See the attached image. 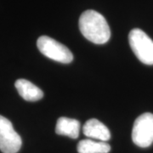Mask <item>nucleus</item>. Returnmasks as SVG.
Returning a JSON list of instances; mask_svg holds the SVG:
<instances>
[{
	"label": "nucleus",
	"mask_w": 153,
	"mask_h": 153,
	"mask_svg": "<svg viewBox=\"0 0 153 153\" xmlns=\"http://www.w3.org/2000/svg\"><path fill=\"white\" fill-rule=\"evenodd\" d=\"M128 42L134 54L142 63L153 65V41L145 32L134 28L128 34Z\"/></svg>",
	"instance_id": "f03ea898"
},
{
	"label": "nucleus",
	"mask_w": 153,
	"mask_h": 153,
	"mask_svg": "<svg viewBox=\"0 0 153 153\" xmlns=\"http://www.w3.org/2000/svg\"><path fill=\"white\" fill-rule=\"evenodd\" d=\"M79 29L82 35L94 44H104L111 38V30L105 18L92 10L84 11L81 15Z\"/></svg>",
	"instance_id": "f257e3e1"
},
{
	"label": "nucleus",
	"mask_w": 153,
	"mask_h": 153,
	"mask_svg": "<svg viewBox=\"0 0 153 153\" xmlns=\"http://www.w3.org/2000/svg\"><path fill=\"white\" fill-rule=\"evenodd\" d=\"M111 146L107 142L83 140L77 144L78 153H108Z\"/></svg>",
	"instance_id": "1a4fd4ad"
},
{
	"label": "nucleus",
	"mask_w": 153,
	"mask_h": 153,
	"mask_svg": "<svg viewBox=\"0 0 153 153\" xmlns=\"http://www.w3.org/2000/svg\"><path fill=\"white\" fill-rule=\"evenodd\" d=\"M80 127L81 125L79 121L66 117H61L56 123L55 133L59 135H65L71 139H76L79 135Z\"/></svg>",
	"instance_id": "6e6552de"
},
{
	"label": "nucleus",
	"mask_w": 153,
	"mask_h": 153,
	"mask_svg": "<svg viewBox=\"0 0 153 153\" xmlns=\"http://www.w3.org/2000/svg\"><path fill=\"white\" fill-rule=\"evenodd\" d=\"M15 86L19 94L27 101H38L44 97V92L27 79H18Z\"/></svg>",
	"instance_id": "0eeeda50"
},
{
	"label": "nucleus",
	"mask_w": 153,
	"mask_h": 153,
	"mask_svg": "<svg viewBox=\"0 0 153 153\" xmlns=\"http://www.w3.org/2000/svg\"><path fill=\"white\" fill-rule=\"evenodd\" d=\"M82 133L85 136L100 141H108L111 139V133L108 128L97 119H89L82 127Z\"/></svg>",
	"instance_id": "423d86ee"
},
{
	"label": "nucleus",
	"mask_w": 153,
	"mask_h": 153,
	"mask_svg": "<svg viewBox=\"0 0 153 153\" xmlns=\"http://www.w3.org/2000/svg\"><path fill=\"white\" fill-rule=\"evenodd\" d=\"M37 46L43 55L51 60L64 64L71 63L73 60V55L71 50L64 44L50 37L41 36L38 38Z\"/></svg>",
	"instance_id": "7ed1b4c3"
},
{
	"label": "nucleus",
	"mask_w": 153,
	"mask_h": 153,
	"mask_svg": "<svg viewBox=\"0 0 153 153\" xmlns=\"http://www.w3.org/2000/svg\"><path fill=\"white\" fill-rule=\"evenodd\" d=\"M22 145V138L15 131L12 123L0 115V151L3 153H16Z\"/></svg>",
	"instance_id": "39448f33"
},
{
	"label": "nucleus",
	"mask_w": 153,
	"mask_h": 153,
	"mask_svg": "<svg viewBox=\"0 0 153 153\" xmlns=\"http://www.w3.org/2000/svg\"><path fill=\"white\" fill-rule=\"evenodd\" d=\"M132 140L141 148L149 147L153 143V114L144 113L137 117L133 126Z\"/></svg>",
	"instance_id": "20e7f679"
}]
</instances>
